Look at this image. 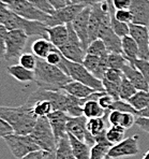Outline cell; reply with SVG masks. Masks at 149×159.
<instances>
[{
    "label": "cell",
    "instance_id": "obj_1",
    "mask_svg": "<svg viewBox=\"0 0 149 159\" xmlns=\"http://www.w3.org/2000/svg\"><path fill=\"white\" fill-rule=\"evenodd\" d=\"M0 116L13 128L16 134H30L37 124L38 117L26 103L18 107L0 106Z\"/></svg>",
    "mask_w": 149,
    "mask_h": 159
},
{
    "label": "cell",
    "instance_id": "obj_2",
    "mask_svg": "<svg viewBox=\"0 0 149 159\" xmlns=\"http://www.w3.org/2000/svg\"><path fill=\"white\" fill-rule=\"evenodd\" d=\"M34 74H36L34 82L38 87L52 92L62 90L64 86L70 81H72V79L60 68L48 64L44 59H38Z\"/></svg>",
    "mask_w": 149,
    "mask_h": 159
},
{
    "label": "cell",
    "instance_id": "obj_3",
    "mask_svg": "<svg viewBox=\"0 0 149 159\" xmlns=\"http://www.w3.org/2000/svg\"><path fill=\"white\" fill-rule=\"evenodd\" d=\"M30 135L42 151L50 152V153L56 152L58 142L56 140L47 117L38 118L36 126L30 133Z\"/></svg>",
    "mask_w": 149,
    "mask_h": 159
},
{
    "label": "cell",
    "instance_id": "obj_4",
    "mask_svg": "<svg viewBox=\"0 0 149 159\" xmlns=\"http://www.w3.org/2000/svg\"><path fill=\"white\" fill-rule=\"evenodd\" d=\"M4 27L8 30H22L28 37H41V38L47 39V28L48 26L45 23L37 22V20H29L23 18L15 14L12 11L8 22L6 23Z\"/></svg>",
    "mask_w": 149,
    "mask_h": 159
},
{
    "label": "cell",
    "instance_id": "obj_5",
    "mask_svg": "<svg viewBox=\"0 0 149 159\" xmlns=\"http://www.w3.org/2000/svg\"><path fill=\"white\" fill-rule=\"evenodd\" d=\"M66 67H67V74L73 81H77L89 87L94 88L97 92H105L104 86L102 83V80L95 78L90 71H88L83 64L80 62H74L71 60L66 59Z\"/></svg>",
    "mask_w": 149,
    "mask_h": 159
},
{
    "label": "cell",
    "instance_id": "obj_6",
    "mask_svg": "<svg viewBox=\"0 0 149 159\" xmlns=\"http://www.w3.org/2000/svg\"><path fill=\"white\" fill-rule=\"evenodd\" d=\"M3 140L12 155L17 159H22L28 154L41 149L30 134L22 135L12 133V134L3 138Z\"/></svg>",
    "mask_w": 149,
    "mask_h": 159
},
{
    "label": "cell",
    "instance_id": "obj_7",
    "mask_svg": "<svg viewBox=\"0 0 149 159\" xmlns=\"http://www.w3.org/2000/svg\"><path fill=\"white\" fill-rule=\"evenodd\" d=\"M69 29V39L67 41V43L64 45H62L60 48L58 50L61 52L62 55L67 58L68 60H71V61L74 62H80V64H83V60L86 56V50L85 48L81 44L80 38L76 34L74 28L72 27V24H67Z\"/></svg>",
    "mask_w": 149,
    "mask_h": 159
},
{
    "label": "cell",
    "instance_id": "obj_8",
    "mask_svg": "<svg viewBox=\"0 0 149 159\" xmlns=\"http://www.w3.org/2000/svg\"><path fill=\"white\" fill-rule=\"evenodd\" d=\"M29 37L22 30H9L6 37V57L4 60L18 59L23 54Z\"/></svg>",
    "mask_w": 149,
    "mask_h": 159
},
{
    "label": "cell",
    "instance_id": "obj_9",
    "mask_svg": "<svg viewBox=\"0 0 149 159\" xmlns=\"http://www.w3.org/2000/svg\"><path fill=\"white\" fill-rule=\"evenodd\" d=\"M10 9L15 14L23 18L29 20H37V22L46 23L50 14L39 10L28 0H14L11 4H9Z\"/></svg>",
    "mask_w": 149,
    "mask_h": 159
},
{
    "label": "cell",
    "instance_id": "obj_10",
    "mask_svg": "<svg viewBox=\"0 0 149 159\" xmlns=\"http://www.w3.org/2000/svg\"><path fill=\"white\" fill-rule=\"evenodd\" d=\"M86 7L83 4H67L61 9L55 10L54 13L48 16L45 24L48 27H54L58 25H67L74 20V18L80 14Z\"/></svg>",
    "mask_w": 149,
    "mask_h": 159
},
{
    "label": "cell",
    "instance_id": "obj_11",
    "mask_svg": "<svg viewBox=\"0 0 149 159\" xmlns=\"http://www.w3.org/2000/svg\"><path fill=\"white\" fill-rule=\"evenodd\" d=\"M138 139L139 138L137 134L129 138H125L121 142L115 144L109 148L107 156L113 159L136 156L139 153Z\"/></svg>",
    "mask_w": 149,
    "mask_h": 159
},
{
    "label": "cell",
    "instance_id": "obj_12",
    "mask_svg": "<svg viewBox=\"0 0 149 159\" xmlns=\"http://www.w3.org/2000/svg\"><path fill=\"white\" fill-rule=\"evenodd\" d=\"M90 11H91V7H86L81 12L74 18V20L71 23L72 27L74 28L76 34L80 38L81 44L87 50L89 46V32H88V27H89V17H90Z\"/></svg>",
    "mask_w": 149,
    "mask_h": 159
},
{
    "label": "cell",
    "instance_id": "obj_13",
    "mask_svg": "<svg viewBox=\"0 0 149 159\" xmlns=\"http://www.w3.org/2000/svg\"><path fill=\"white\" fill-rule=\"evenodd\" d=\"M130 36L138 45L141 59L149 60V29L146 26L130 24Z\"/></svg>",
    "mask_w": 149,
    "mask_h": 159
},
{
    "label": "cell",
    "instance_id": "obj_14",
    "mask_svg": "<svg viewBox=\"0 0 149 159\" xmlns=\"http://www.w3.org/2000/svg\"><path fill=\"white\" fill-rule=\"evenodd\" d=\"M98 39H101L104 42L108 53L122 54L121 38L115 34L111 24H105L101 27Z\"/></svg>",
    "mask_w": 149,
    "mask_h": 159
},
{
    "label": "cell",
    "instance_id": "obj_15",
    "mask_svg": "<svg viewBox=\"0 0 149 159\" xmlns=\"http://www.w3.org/2000/svg\"><path fill=\"white\" fill-rule=\"evenodd\" d=\"M129 10L132 13V24L149 26V0H132Z\"/></svg>",
    "mask_w": 149,
    "mask_h": 159
},
{
    "label": "cell",
    "instance_id": "obj_16",
    "mask_svg": "<svg viewBox=\"0 0 149 159\" xmlns=\"http://www.w3.org/2000/svg\"><path fill=\"white\" fill-rule=\"evenodd\" d=\"M70 116L67 113L62 111H53L47 116V119L50 124V127L53 129V132L55 134V138L57 142L61 138H64L68 135L67 132V125H68Z\"/></svg>",
    "mask_w": 149,
    "mask_h": 159
},
{
    "label": "cell",
    "instance_id": "obj_17",
    "mask_svg": "<svg viewBox=\"0 0 149 159\" xmlns=\"http://www.w3.org/2000/svg\"><path fill=\"white\" fill-rule=\"evenodd\" d=\"M83 65L88 71H90L94 74L95 78L100 80H103L104 74L109 68L107 64V57L102 58L99 56L90 55V54H86L83 60Z\"/></svg>",
    "mask_w": 149,
    "mask_h": 159
},
{
    "label": "cell",
    "instance_id": "obj_18",
    "mask_svg": "<svg viewBox=\"0 0 149 159\" xmlns=\"http://www.w3.org/2000/svg\"><path fill=\"white\" fill-rule=\"evenodd\" d=\"M123 75L125 76L137 90H145V92H149V84L144 78L142 72L139 71L137 68L134 66L132 62L128 60V64L123 67L122 69Z\"/></svg>",
    "mask_w": 149,
    "mask_h": 159
},
{
    "label": "cell",
    "instance_id": "obj_19",
    "mask_svg": "<svg viewBox=\"0 0 149 159\" xmlns=\"http://www.w3.org/2000/svg\"><path fill=\"white\" fill-rule=\"evenodd\" d=\"M87 121L88 118H86L84 115L76 116V117L70 116L68 125H67V132L69 134L74 135L78 140H81V141L85 142V138L88 133Z\"/></svg>",
    "mask_w": 149,
    "mask_h": 159
},
{
    "label": "cell",
    "instance_id": "obj_20",
    "mask_svg": "<svg viewBox=\"0 0 149 159\" xmlns=\"http://www.w3.org/2000/svg\"><path fill=\"white\" fill-rule=\"evenodd\" d=\"M47 39L57 48H60L67 43L69 39V29L67 25H58L47 28Z\"/></svg>",
    "mask_w": 149,
    "mask_h": 159
},
{
    "label": "cell",
    "instance_id": "obj_21",
    "mask_svg": "<svg viewBox=\"0 0 149 159\" xmlns=\"http://www.w3.org/2000/svg\"><path fill=\"white\" fill-rule=\"evenodd\" d=\"M64 92H66L69 95L76 97L78 99H86L88 98L90 95H92L94 93H95L97 90L94 88L89 87V86L85 85V84L81 83L77 81H70L68 84L64 87Z\"/></svg>",
    "mask_w": 149,
    "mask_h": 159
},
{
    "label": "cell",
    "instance_id": "obj_22",
    "mask_svg": "<svg viewBox=\"0 0 149 159\" xmlns=\"http://www.w3.org/2000/svg\"><path fill=\"white\" fill-rule=\"evenodd\" d=\"M7 72L12 76L13 79H15L16 81H18L20 83H28V82H34L36 79V74L34 71L28 70L26 68L18 65H12L7 68Z\"/></svg>",
    "mask_w": 149,
    "mask_h": 159
},
{
    "label": "cell",
    "instance_id": "obj_23",
    "mask_svg": "<svg viewBox=\"0 0 149 159\" xmlns=\"http://www.w3.org/2000/svg\"><path fill=\"white\" fill-rule=\"evenodd\" d=\"M55 48L56 46L48 39L39 38L32 43L31 51L32 54H34V56L37 58H39V59H45L48 56V54L52 52Z\"/></svg>",
    "mask_w": 149,
    "mask_h": 159
},
{
    "label": "cell",
    "instance_id": "obj_24",
    "mask_svg": "<svg viewBox=\"0 0 149 159\" xmlns=\"http://www.w3.org/2000/svg\"><path fill=\"white\" fill-rule=\"evenodd\" d=\"M69 140L71 143L72 151L76 159H90V153H91V146L88 145L86 142L81 141L74 135L69 134Z\"/></svg>",
    "mask_w": 149,
    "mask_h": 159
},
{
    "label": "cell",
    "instance_id": "obj_25",
    "mask_svg": "<svg viewBox=\"0 0 149 159\" xmlns=\"http://www.w3.org/2000/svg\"><path fill=\"white\" fill-rule=\"evenodd\" d=\"M108 111V110H107ZM107 111L102 109L99 104L97 99H90L85 102L83 107V113L86 118H97V117H103Z\"/></svg>",
    "mask_w": 149,
    "mask_h": 159
},
{
    "label": "cell",
    "instance_id": "obj_26",
    "mask_svg": "<svg viewBox=\"0 0 149 159\" xmlns=\"http://www.w3.org/2000/svg\"><path fill=\"white\" fill-rule=\"evenodd\" d=\"M121 45H122V54L127 59H137L139 56L138 45L135 40L131 36H127L121 38Z\"/></svg>",
    "mask_w": 149,
    "mask_h": 159
},
{
    "label": "cell",
    "instance_id": "obj_27",
    "mask_svg": "<svg viewBox=\"0 0 149 159\" xmlns=\"http://www.w3.org/2000/svg\"><path fill=\"white\" fill-rule=\"evenodd\" d=\"M55 159H76L73 154V151H72L69 135L61 138L58 141L57 148L55 152Z\"/></svg>",
    "mask_w": 149,
    "mask_h": 159
},
{
    "label": "cell",
    "instance_id": "obj_28",
    "mask_svg": "<svg viewBox=\"0 0 149 159\" xmlns=\"http://www.w3.org/2000/svg\"><path fill=\"white\" fill-rule=\"evenodd\" d=\"M109 113V110L107 113L103 116V117H97V118H90L87 121V129L88 131L91 133L94 137L102 134L103 132L106 131V123L107 121V116Z\"/></svg>",
    "mask_w": 149,
    "mask_h": 159
},
{
    "label": "cell",
    "instance_id": "obj_29",
    "mask_svg": "<svg viewBox=\"0 0 149 159\" xmlns=\"http://www.w3.org/2000/svg\"><path fill=\"white\" fill-rule=\"evenodd\" d=\"M31 110H32V113L37 116L38 118L40 117H47L53 111V104L50 101L46 99H40L38 101H36L31 107Z\"/></svg>",
    "mask_w": 149,
    "mask_h": 159
},
{
    "label": "cell",
    "instance_id": "obj_30",
    "mask_svg": "<svg viewBox=\"0 0 149 159\" xmlns=\"http://www.w3.org/2000/svg\"><path fill=\"white\" fill-rule=\"evenodd\" d=\"M129 102L137 112L146 109L147 107H149V92L137 90V93L129 100Z\"/></svg>",
    "mask_w": 149,
    "mask_h": 159
},
{
    "label": "cell",
    "instance_id": "obj_31",
    "mask_svg": "<svg viewBox=\"0 0 149 159\" xmlns=\"http://www.w3.org/2000/svg\"><path fill=\"white\" fill-rule=\"evenodd\" d=\"M125 130L127 129H125L121 126H111L108 129H106V139L109 143L115 145L125 139Z\"/></svg>",
    "mask_w": 149,
    "mask_h": 159
},
{
    "label": "cell",
    "instance_id": "obj_32",
    "mask_svg": "<svg viewBox=\"0 0 149 159\" xmlns=\"http://www.w3.org/2000/svg\"><path fill=\"white\" fill-rule=\"evenodd\" d=\"M86 53L90 54V55L99 56V57L102 58L107 57L108 55V51L106 48V45L101 39H97L94 41H92L87 48V50H86Z\"/></svg>",
    "mask_w": 149,
    "mask_h": 159
},
{
    "label": "cell",
    "instance_id": "obj_33",
    "mask_svg": "<svg viewBox=\"0 0 149 159\" xmlns=\"http://www.w3.org/2000/svg\"><path fill=\"white\" fill-rule=\"evenodd\" d=\"M137 93V89L134 87V85L129 81L125 75L120 83V99L129 101L132 97Z\"/></svg>",
    "mask_w": 149,
    "mask_h": 159
},
{
    "label": "cell",
    "instance_id": "obj_34",
    "mask_svg": "<svg viewBox=\"0 0 149 159\" xmlns=\"http://www.w3.org/2000/svg\"><path fill=\"white\" fill-rule=\"evenodd\" d=\"M107 64H108V67L112 68V69L122 70L123 67L128 64V59L125 57L123 54L108 53Z\"/></svg>",
    "mask_w": 149,
    "mask_h": 159
},
{
    "label": "cell",
    "instance_id": "obj_35",
    "mask_svg": "<svg viewBox=\"0 0 149 159\" xmlns=\"http://www.w3.org/2000/svg\"><path fill=\"white\" fill-rule=\"evenodd\" d=\"M109 111H119L122 112V113H131L135 116H137V113H138L129 101H125V100H121V99L115 100L114 103L112 104Z\"/></svg>",
    "mask_w": 149,
    "mask_h": 159
},
{
    "label": "cell",
    "instance_id": "obj_36",
    "mask_svg": "<svg viewBox=\"0 0 149 159\" xmlns=\"http://www.w3.org/2000/svg\"><path fill=\"white\" fill-rule=\"evenodd\" d=\"M111 26L114 31H115V34L118 37H120V38H123V37H127L130 34V24L119 22L113 15H112L111 18Z\"/></svg>",
    "mask_w": 149,
    "mask_h": 159
},
{
    "label": "cell",
    "instance_id": "obj_37",
    "mask_svg": "<svg viewBox=\"0 0 149 159\" xmlns=\"http://www.w3.org/2000/svg\"><path fill=\"white\" fill-rule=\"evenodd\" d=\"M38 59L34 54H30V53H23L20 55V57L18 58V62H20V66H23L24 68H26L28 70H31L34 71L38 65Z\"/></svg>",
    "mask_w": 149,
    "mask_h": 159
},
{
    "label": "cell",
    "instance_id": "obj_38",
    "mask_svg": "<svg viewBox=\"0 0 149 159\" xmlns=\"http://www.w3.org/2000/svg\"><path fill=\"white\" fill-rule=\"evenodd\" d=\"M102 83H103L104 86V90L108 96H111L114 100L120 99V84L107 81L105 79L102 80Z\"/></svg>",
    "mask_w": 149,
    "mask_h": 159
},
{
    "label": "cell",
    "instance_id": "obj_39",
    "mask_svg": "<svg viewBox=\"0 0 149 159\" xmlns=\"http://www.w3.org/2000/svg\"><path fill=\"white\" fill-rule=\"evenodd\" d=\"M128 60L130 62H132L142 72V74H143L144 78H145L147 83L149 84V60L141 59V58H137V59H128Z\"/></svg>",
    "mask_w": 149,
    "mask_h": 159
},
{
    "label": "cell",
    "instance_id": "obj_40",
    "mask_svg": "<svg viewBox=\"0 0 149 159\" xmlns=\"http://www.w3.org/2000/svg\"><path fill=\"white\" fill-rule=\"evenodd\" d=\"M107 81L114 82V83H118L120 84L123 79V72L122 70H117V69H112V68H108L107 71L104 74V78Z\"/></svg>",
    "mask_w": 149,
    "mask_h": 159
},
{
    "label": "cell",
    "instance_id": "obj_41",
    "mask_svg": "<svg viewBox=\"0 0 149 159\" xmlns=\"http://www.w3.org/2000/svg\"><path fill=\"white\" fill-rule=\"evenodd\" d=\"M29 2H31L36 8H38L39 10L43 11V12L47 13V14H53L55 11V9L48 3L47 0H28Z\"/></svg>",
    "mask_w": 149,
    "mask_h": 159
},
{
    "label": "cell",
    "instance_id": "obj_42",
    "mask_svg": "<svg viewBox=\"0 0 149 159\" xmlns=\"http://www.w3.org/2000/svg\"><path fill=\"white\" fill-rule=\"evenodd\" d=\"M117 20L127 24L132 23V13L130 10H115L114 14H112Z\"/></svg>",
    "mask_w": 149,
    "mask_h": 159
},
{
    "label": "cell",
    "instance_id": "obj_43",
    "mask_svg": "<svg viewBox=\"0 0 149 159\" xmlns=\"http://www.w3.org/2000/svg\"><path fill=\"white\" fill-rule=\"evenodd\" d=\"M11 13H12V10L10 9L9 4L4 3L0 0V25H3V26L6 25Z\"/></svg>",
    "mask_w": 149,
    "mask_h": 159
},
{
    "label": "cell",
    "instance_id": "obj_44",
    "mask_svg": "<svg viewBox=\"0 0 149 159\" xmlns=\"http://www.w3.org/2000/svg\"><path fill=\"white\" fill-rule=\"evenodd\" d=\"M9 30L3 25H0V60L6 57V37Z\"/></svg>",
    "mask_w": 149,
    "mask_h": 159
},
{
    "label": "cell",
    "instance_id": "obj_45",
    "mask_svg": "<svg viewBox=\"0 0 149 159\" xmlns=\"http://www.w3.org/2000/svg\"><path fill=\"white\" fill-rule=\"evenodd\" d=\"M136 116L131 113H122L121 120H120V126L125 129H130L133 125H135Z\"/></svg>",
    "mask_w": 149,
    "mask_h": 159
},
{
    "label": "cell",
    "instance_id": "obj_46",
    "mask_svg": "<svg viewBox=\"0 0 149 159\" xmlns=\"http://www.w3.org/2000/svg\"><path fill=\"white\" fill-rule=\"evenodd\" d=\"M122 112L119 111H109L107 116V121L112 126H120V120H121Z\"/></svg>",
    "mask_w": 149,
    "mask_h": 159
},
{
    "label": "cell",
    "instance_id": "obj_47",
    "mask_svg": "<svg viewBox=\"0 0 149 159\" xmlns=\"http://www.w3.org/2000/svg\"><path fill=\"white\" fill-rule=\"evenodd\" d=\"M114 101H115V100H114L111 96H108L106 93H103V95L98 99V102H99V104L101 106V107L104 110H106V111L111 109V107H112V104L114 103Z\"/></svg>",
    "mask_w": 149,
    "mask_h": 159
},
{
    "label": "cell",
    "instance_id": "obj_48",
    "mask_svg": "<svg viewBox=\"0 0 149 159\" xmlns=\"http://www.w3.org/2000/svg\"><path fill=\"white\" fill-rule=\"evenodd\" d=\"M14 133L13 128L0 116V138H6L7 135H10Z\"/></svg>",
    "mask_w": 149,
    "mask_h": 159
},
{
    "label": "cell",
    "instance_id": "obj_49",
    "mask_svg": "<svg viewBox=\"0 0 149 159\" xmlns=\"http://www.w3.org/2000/svg\"><path fill=\"white\" fill-rule=\"evenodd\" d=\"M132 0H113V7L115 10H129Z\"/></svg>",
    "mask_w": 149,
    "mask_h": 159
},
{
    "label": "cell",
    "instance_id": "obj_50",
    "mask_svg": "<svg viewBox=\"0 0 149 159\" xmlns=\"http://www.w3.org/2000/svg\"><path fill=\"white\" fill-rule=\"evenodd\" d=\"M135 125L138 126L143 131L149 133V117H142V116H136Z\"/></svg>",
    "mask_w": 149,
    "mask_h": 159
},
{
    "label": "cell",
    "instance_id": "obj_51",
    "mask_svg": "<svg viewBox=\"0 0 149 159\" xmlns=\"http://www.w3.org/2000/svg\"><path fill=\"white\" fill-rule=\"evenodd\" d=\"M48 153H50V152H45V151H42V149H39V151L32 152V153L28 154V155H26L25 157H23L22 159H46Z\"/></svg>",
    "mask_w": 149,
    "mask_h": 159
},
{
    "label": "cell",
    "instance_id": "obj_52",
    "mask_svg": "<svg viewBox=\"0 0 149 159\" xmlns=\"http://www.w3.org/2000/svg\"><path fill=\"white\" fill-rule=\"evenodd\" d=\"M105 0H71V3L74 4H83L85 7H92L94 4L101 3Z\"/></svg>",
    "mask_w": 149,
    "mask_h": 159
},
{
    "label": "cell",
    "instance_id": "obj_53",
    "mask_svg": "<svg viewBox=\"0 0 149 159\" xmlns=\"http://www.w3.org/2000/svg\"><path fill=\"white\" fill-rule=\"evenodd\" d=\"M48 3L55 9V10H58V9H61L64 7H66L67 4V1L66 0H47Z\"/></svg>",
    "mask_w": 149,
    "mask_h": 159
},
{
    "label": "cell",
    "instance_id": "obj_54",
    "mask_svg": "<svg viewBox=\"0 0 149 159\" xmlns=\"http://www.w3.org/2000/svg\"><path fill=\"white\" fill-rule=\"evenodd\" d=\"M137 116H142V117H149V107H147L144 110H142V111H138Z\"/></svg>",
    "mask_w": 149,
    "mask_h": 159
},
{
    "label": "cell",
    "instance_id": "obj_55",
    "mask_svg": "<svg viewBox=\"0 0 149 159\" xmlns=\"http://www.w3.org/2000/svg\"><path fill=\"white\" fill-rule=\"evenodd\" d=\"M46 159H55V153H48Z\"/></svg>",
    "mask_w": 149,
    "mask_h": 159
},
{
    "label": "cell",
    "instance_id": "obj_56",
    "mask_svg": "<svg viewBox=\"0 0 149 159\" xmlns=\"http://www.w3.org/2000/svg\"><path fill=\"white\" fill-rule=\"evenodd\" d=\"M1 1L4 2V3H7V4H11L14 1V0H1Z\"/></svg>",
    "mask_w": 149,
    "mask_h": 159
},
{
    "label": "cell",
    "instance_id": "obj_57",
    "mask_svg": "<svg viewBox=\"0 0 149 159\" xmlns=\"http://www.w3.org/2000/svg\"><path fill=\"white\" fill-rule=\"evenodd\" d=\"M142 159H149V151L145 154V155H144V157L142 158Z\"/></svg>",
    "mask_w": 149,
    "mask_h": 159
},
{
    "label": "cell",
    "instance_id": "obj_58",
    "mask_svg": "<svg viewBox=\"0 0 149 159\" xmlns=\"http://www.w3.org/2000/svg\"><path fill=\"white\" fill-rule=\"evenodd\" d=\"M66 1H67V3H68V4H71V0H66Z\"/></svg>",
    "mask_w": 149,
    "mask_h": 159
},
{
    "label": "cell",
    "instance_id": "obj_59",
    "mask_svg": "<svg viewBox=\"0 0 149 159\" xmlns=\"http://www.w3.org/2000/svg\"><path fill=\"white\" fill-rule=\"evenodd\" d=\"M104 159H113V158H112V157H109V156H106V157L104 158Z\"/></svg>",
    "mask_w": 149,
    "mask_h": 159
},
{
    "label": "cell",
    "instance_id": "obj_60",
    "mask_svg": "<svg viewBox=\"0 0 149 159\" xmlns=\"http://www.w3.org/2000/svg\"><path fill=\"white\" fill-rule=\"evenodd\" d=\"M148 29H149V26H148Z\"/></svg>",
    "mask_w": 149,
    "mask_h": 159
}]
</instances>
